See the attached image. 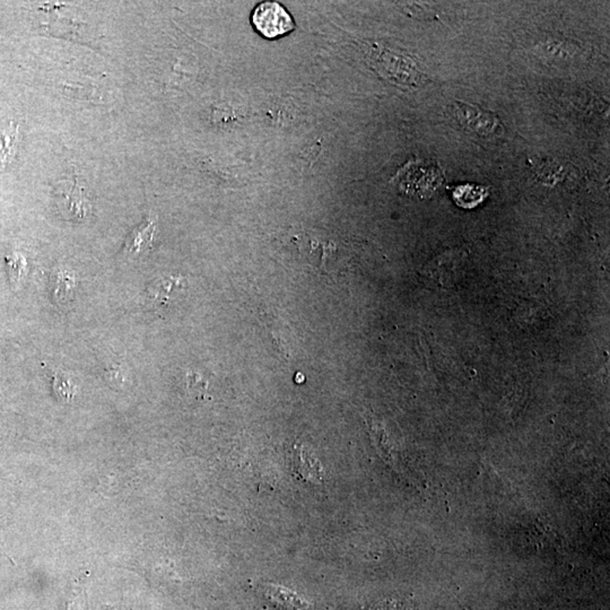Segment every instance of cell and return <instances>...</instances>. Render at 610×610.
<instances>
[{"label":"cell","mask_w":610,"mask_h":610,"mask_svg":"<svg viewBox=\"0 0 610 610\" xmlns=\"http://www.w3.org/2000/svg\"><path fill=\"white\" fill-rule=\"evenodd\" d=\"M252 24L267 39L285 36L295 29L293 18L278 3H261L252 13Z\"/></svg>","instance_id":"cell-2"},{"label":"cell","mask_w":610,"mask_h":610,"mask_svg":"<svg viewBox=\"0 0 610 610\" xmlns=\"http://www.w3.org/2000/svg\"><path fill=\"white\" fill-rule=\"evenodd\" d=\"M156 233V221L151 217L146 219L142 225L137 226L126 239L124 251L128 255L137 258L151 249Z\"/></svg>","instance_id":"cell-3"},{"label":"cell","mask_w":610,"mask_h":610,"mask_svg":"<svg viewBox=\"0 0 610 610\" xmlns=\"http://www.w3.org/2000/svg\"><path fill=\"white\" fill-rule=\"evenodd\" d=\"M181 282H182V278H180V277L179 278L170 277V278L157 281L156 285H151V290H149L151 299L154 302H158L161 304L165 303L166 301H169L170 297H171V292L174 288L179 290V288H182Z\"/></svg>","instance_id":"cell-6"},{"label":"cell","mask_w":610,"mask_h":610,"mask_svg":"<svg viewBox=\"0 0 610 610\" xmlns=\"http://www.w3.org/2000/svg\"><path fill=\"white\" fill-rule=\"evenodd\" d=\"M54 392L59 396L60 399L69 400L73 396V387L69 380L66 379L61 373H58L54 378Z\"/></svg>","instance_id":"cell-8"},{"label":"cell","mask_w":610,"mask_h":610,"mask_svg":"<svg viewBox=\"0 0 610 610\" xmlns=\"http://www.w3.org/2000/svg\"><path fill=\"white\" fill-rule=\"evenodd\" d=\"M54 277H57V279H58L57 281L58 286H56V294H60V297H67V293H69V290L73 288L70 277L64 273H58V275L54 276Z\"/></svg>","instance_id":"cell-9"},{"label":"cell","mask_w":610,"mask_h":610,"mask_svg":"<svg viewBox=\"0 0 610 610\" xmlns=\"http://www.w3.org/2000/svg\"><path fill=\"white\" fill-rule=\"evenodd\" d=\"M265 593L268 598L271 599V602H277L279 606L288 608V610H305L308 607L301 599L297 598V595L281 587L268 586Z\"/></svg>","instance_id":"cell-5"},{"label":"cell","mask_w":610,"mask_h":610,"mask_svg":"<svg viewBox=\"0 0 610 610\" xmlns=\"http://www.w3.org/2000/svg\"><path fill=\"white\" fill-rule=\"evenodd\" d=\"M484 195L482 188L461 187L454 193L456 202L462 207H474L475 204L483 200Z\"/></svg>","instance_id":"cell-7"},{"label":"cell","mask_w":610,"mask_h":610,"mask_svg":"<svg viewBox=\"0 0 610 610\" xmlns=\"http://www.w3.org/2000/svg\"><path fill=\"white\" fill-rule=\"evenodd\" d=\"M20 129L14 122L0 128V173L12 163L17 153Z\"/></svg>","instance_id":"cell-4"},{"label":"cell","mask_w":610,"mask_h":610,"mask_svg":"<svg viewBox=\"0 0 610 610\" xmlns=\"http://www.w3.org/2000/svg\"><path fill=\"white\" fill-rule=\"evenodd\" d=\"M54 200L60 216L66 221L82 222L93 216V202L87 189L78 184L77 175L74 181L60 180L54 186Z\"/></svg>","instance_id":"cell-1"}]
</instances>
